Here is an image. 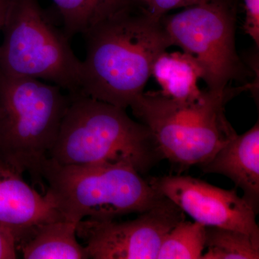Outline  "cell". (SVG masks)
<instances>
[{"label": "cell", "instance_id": "1", "mask_svg": "<svg viewBox=\"0 0 259 259\" xmlns=\"http://www.w3.org/2000/svg\"><path fill=\"white\" fill-rule=\"evenodd\" d=\"M80 93L127 109L144 93L158 56L172 47L161 18L136 3L83 34Z\"/></svg>", "mask_w": 259, "mask_h": 259}, {"label": "cell", "instance_id": "2", "mask_svg": "<svg viewBox=\"0 0 259 259\" xmlns=\"http://www.w3.org/2000/svg\"><path fill=\"white\" fill-rule=\"evenodd\" d=\"M125 110L81 94L70 95L49 158L74 166L123 163L146 173L163 158L151 131Z\"/></svg>", "mask_w": 259, "mask_h": 259}, {"label": "cell", "instance_id": "3", "mask_svg": "<svg viewBox=\"0 0 259 259\" xmlns=\"http://www.w3.org/2000/svg\"><path fill=\"white\" fill-rule=\"evenodd\" d=\"M253 87L250 83L220 92L206 89L197 100L187 102L148 92L130 107L151 131L162 158L180 166H200L237 134L227 119L226 105Z\"/></svg>", "mask_w": 259, "mask_h": 259}, {"label": "cell", "instance_id": "4", "mask_svg": "<svg viewBox=\"0 0 259 259\" xmlns=\"http://www.w3.org/2000/svg\"><path fill=\"white\" fill-rule=\"evenodd\" d=\"M69 102L54 83L0 74V160L42 181Z\"/></svg>", "mask_w": 259, "mask_h": 259}, {"label": "cell", "instance_id": "5", "mask_svg": "<svg viewBox=\"0 0 259 259\" xmlns=\"http://www.w3.org/2000/svg\"><path fill=\"white\" fill-rule=\"evenodd\" d=\"M134 167L123 163L74 166L48 158L40 177L64 219L114 220L144 212L163 197Z\"/></svg>", "mask_w": 259, "mask_h": 259}, {"label": "cell", "instance_id": "6", "mask_svg": "<svg viewBox=\"0 0 259 259\" xmlns=\"http://www.w3.org/2000/svg\"><path fill=\"white\" fill-rule=\"evenodd\" d=\"M2 30L0 74L42 80L70 95L80 93L81 61L37 0H9Z\"/></svg>", "mask_w": 259, "mask_h": 259}, {"label": "cell", "instance_id": "7", "mask_svg": "<svg viewBox=\"0 0 259 259\" xmlns=\"http://www.w3.org/2000/svg\"><path fill=\"white\" fill-rule=\"evenodd\" d=\"M236 14L233 0H212L161 18L173 46L193 56L211 91L243 82L249 75L236 51Z\"/></svg>", "mask_w": 259, "mask_h": 259}, {"label": "cell", "instance_id": "8", "mask_svg": "<svg viewBox=\"0 0 259 259\" xmlns=\"http://www.w3.org/2000/svg\"><path fill=\"white\" fill-rule=\"evenodd\" d=\"M133 221L86 218L77 223L89 258L156 259L163 238L185 213L169 199H163Z\"/></svg>", "mask_w": 259, "mask_h": 259}, {"label": "cell", "instance_id": "9", "mask_svg": "<svg viewBox=\"0 0 259 259\" xmlns=\"http://www.w3.org/2000/svg\"><path fill=\"white\" fill-rule=\"evenodd\" d=\"M153 190L205 227L243 232L259 238L256 214L236 189L227 190L190 176L153 177Z\"/></svg>", "mask_w": 259, "mask_h": 259}, {"label": "cell", "instance_id": "10", "mask_svg": "<svg viewBox=\"0 0 259 259\" xmlns=\"http://www.w3.org/2000/svg\"><path fill=\"white\" fill-rule=\"evenodd\" d=\"M62 219L49 191L40 193L23 174L0 160V225L13 233L17 247L37 227Z\"/></svg>", "mask_w": 259, "mask_h": 259}, {"label": "cell", "instance_id": "11", "mask_svg": "<svg viewBox=\"0 0 259 259\" xmlns=\"http://www.w3.org/2000/svg\"><path fill=\"white\" fill-rule=\"evenodd\" d=\"M205 174L229 178L243 192V198L258 214L259 209V124L236 134L208 161L200 165Z\"/></svg>", "mask_w": 259, "mask_h": 259}, {"label": "cell", "instance_id": "12", "mask_svg": "<svg viewBox=\"0 0 259 259\" xmlns=\"http://www.w3.org/2000/svg\"><path fill=\"white\" fill-rule=\"evenodd\" d=\"M77 223L62 219L37 227L18 245L25 259H88L78 241Z\"/></svg>", "mask_w": 259, "mask_h": 259}, {"label": "cell", "instance_id": "13", "mask_svg": "<svg viewBox=\"0 0 259 259\" xmlns=\"http://www.w3.org/2000/svg\"><path fill=\"white\" fill-rule=\"evenodd\" d=\"M151 76L161 87L159 93L177 101H195L203 91L198 87L202 69L187 53H162L153 65Z\"/></svg>", "mask_w": 259, "mask_h": 259}, {"label": "cell", "instance_id": "14", "mask_svg": "<svg viewBox=\"0 0 259 259\" xmlns=\"http://www.w3.org/2000/svg\"><path fill=\"white\" fill-rule=\"evenodd\" d=\"M141 0H52L60 13L68 37L83 35L98 22Z\"/></svg>", "mask_w": 259, "mask_h": 259}, {"label": "cell", "instance_id": "15", "mask_svg": "<svg viewBox=\"0 0 259 259\" xmlns=\"http://www.w3.org/2000/svg\"><path fill=\"white\" fill-rule=\"evenodd\" d=\"M205 248L201 259H258L259 238L236 230L205 227Z\"/></svg>", "mask_w": 259, "mask_h": 259}, {"label": "cell", "instance_id": "16", "mask_svg": "<svg viewBox=\"0 0 259 259\" xmlns=\"http://www.w3.org/2000/svg\"><path fill=\"white\" fill-rule=\"evenodd\" d=\"M205 249V226L180 221L163 238L157 259H201Z\"/></svg>", "mask_w": 259, "mask_h": 259}, {"label": "cell", "instance_id": "17", "mask_svg": "<svg viewBox=\"0 0 259 259\" xmlns=\"http://www.w3.org/2000/svg\"><path fill=\"white\" fill-rule=\"evenodd\" d=\"M212 0H141L144 6L152 14L162 18L171 10L187 8L208 3Z\"/></svg>", "mask_w": 259, "mask_h": 259}, {"label": "cell", "instance_id": "18", "mask_svg": "<svg viewBox=\"0 0 259 259\" xmlns=\"http://www.w3.org/2000/svg\"><path fill=\"white\" fill-rule=\"evenodd\" d=\"M245 10L244 31L259 46V0H243Z\"/></svg>", "mask_w": 259, "mask_h": 259}, {"label": "cell", "instance_id": "19", "mask_svg": "<svg viewBox=\"0 0 259 259\" xmlns=\"http://www.w3.org/2000/svg\"><path fill=\"white\" fill-rule=\"evenodd\" d=\"M17 258L18 248L14 235L9 229L0 225V259Z\"/></svg>", "mask_w": 259, "mask_h": 259}, {"label": "cell", "instance_id": "20", "mask_svg": "<svg viewBox=\"0 0 259 259\" xmlns=\"http://www.w3.org/2000/svg\"><path fill=\"white\" fill-rule=\"evenodd\" d=\"M9 0H0V29L3 28Z\"/></svg>", "mask_w": 259, "mask_h": 259}]
</instances>
